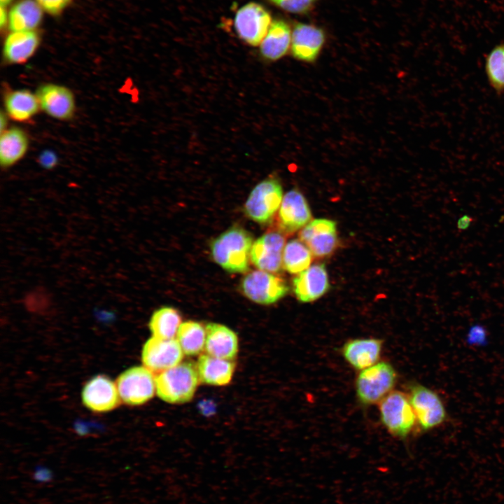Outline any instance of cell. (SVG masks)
<instances>
[{"instance_id":"cell-18","label":"cell","mask_w":504,"mask_h":504,"mask_svg":"<svg viewBox=\"0 0 504 504\" xmlns=\"http://www.w3.org/2000/svg\"><path fill=\"white\" fill-rule=\"evenodd\" d=\"M384 342L378 338H356L342 346V355L353 368L362 370L379 362Z\"/></svg>"},{"instance_id":"cell-28","label":"cell","mask_w":504,"mask_h":504,"mask_svg":"<svg viewBox=\"0 0 504 504\" xmlns=\"http://www.w3.org/2000/svg\"><path fill=\"white\" fill-rule=\"evenodd\" d=\"M312 260V253L301 240L292 239L285 245L282 255L284 269L291 274L307 270Z\"/></svg>"},{"instance_id":"cell-7","label":"cell","mask_w":504,"mask_h":504,"mask_svg":"<svg viewBox=\"0 0 504 504\" xmlns=\"http://www.w3.org/2000/svg\"><path fill=\"white\" fill-rule=\"evenodd\" d=\"M272 22L270 12L260 4L251 1L240 7L234 18L236 34L248 45L257 46Z\"/></svg>"},{"instance_id":"cell-27","label":"cell","mask_w":504,"mask_h":504,"mask_svg":"<svg viewBox=\"0 0 504 504\" xmlns=\"http://www.w3.org/2000/svg\"><path fill=\"white\" fill-rule=\"evenodd\" d=\"M176 340L186 355H198L205 346L206 328L198 322L186 321L181 324Z\"/></svg>"},{"instance_id":"cell-5","label":"cell","mask_w":504,"mask_h":504,"mask_svg":"<svg viewBox=\"0 0 504 504\" xmlns=\"http://www.w3.org/2000/svg\"><path fill=\"white\" fill-rule=\"evenodd\" d=\"M283 189L279 180L270 176L258 183L251 191L244 211L251 220L265 225L268 223L280 207Z\"/></svg>"},{"instance_id":"cell-21","label":"cell","mask_w":504,"mask_h":504,"mask_svg":"<svg viewBox=\"0 0 504 504\" xmlns=\"http://www.w3.org/2000/svg\"><path fill=\"white\" fill-rule=\"evenodd\" d=\"M292 30L283 19L272 20L270 27L260 44L261 56L269 61H276L284 57L291 45Z\"/></svg>"},{"instance_id":"cell-8","label":"cell","mask_w":504,"mask_h":504,"mask_svg":"<svg viewBox=\"0 0 504 504\" xmlns=\"http://www.w3.org/2000/svg\"><path fill=\"white\" fill-rule=\"evenodd\" d=\"M241 290L251 301L261 304H270L284 297L289 288L281 277L269 272L255 270L242 279Z\"/></svg>"},{"instance_id":"cell-13","label":"cell","mask_w":504,"mask_h":504,"mask_svg":"<svg viewBox=\"0 0 504 504\" xmlns=\"http://www.w3.org/2000/svg\"><path fill=\"white\" fill-rule=\"evenodd\" d=\"M311 219V210L303 194L297 188L288 191L283 197L278 212L280 231L293 233L304 227Z\"/></svg>"},{"instance_id":"cell-22","label":"cell","mask_w":504,"mask_h":504,"mask_svg":"<svg viewBox=\"0 0 504 504\" xmlns=\"http://www.w3.org/2000/svg\"><path fill=\"white\" fill-rule=\"evenodd\" d=\"M4 102L8 117L20 122L29 121L41 109L36 94L27 89L6 91Z\"/></svg>"},{"instance_id":"cell-26","label":"cell","mask_w":504,"mask_h":504,"mask_svg":"<svg viewBox=\"0 0 504 504\" xmlns=\"http://www.w3.org/2000/svg\"><path fill=\"white\" fill-rule=\"evenodd\" d=\"M181 324L178 312L170 307L155 310L151 316L148 326L153 337L162 340L174 339Z\"/></svg>"},{"instance_id":"cell-29","label":"cell","mask_w":504,"mask_h":504,"mask_svg":"<svg viewBox=\"0 0 504 504\" xmlns=\"http://www.w3.org/2000/svg\"><path fill=\"white\" fill-rule=\"evenodd\" d=\"M485 71L492 88L498 93L504 92V44L496 46L489 52Z\"/></svg>"},{"instance_id":"cell-17","label":"cell","mask_w":504,"mask_h":504,"mask_svg":"<svg viewBox=\"0 0 504 504\" xmlns=\"http://www.w3.org/2000/svg\"><path fill=\"white\" fill-rule=\"evenodd\" d=\"M330 283L325 265L316 264L298 274L293 281V289L301 302H311L323 296Z\"/></svg>"},{"instance_id":"cell-11","label":"cell","mask_w":504,"mask_h":504,"mask_svg":"<svg viewBox=\"0 0 504 504\" xmlns=\"http://www.w3.org/2000/svg\"><path fill=\"white\" fill-rule=\"evenodd\" d=\"M41 109L50 117L59 120L71 119L76 112V99L73 92L66 86L46 83L36 90Z\"/></svg>"},{"instance_id":"cell-12","label":"cell","mask_w":504,"mask_h":504,"mask_svg":"<svg viewBox=\"0 0 504 504\" xmlns=\"http://www.w3.org/2000/svg\"><path fill=\"white\" fill-rule=\"evenodd\" d=\"M299 238L313 255L318 258L328 256L338 244L336 223L327 218L312 220L302 228Z\"/></svg>"},{"instance_id":"cell-6","label":"cell","mask_w":504,"mask_h":504,"mask_svg":"<svg viewBox=\"0 0 504 504\" xmlns=\"http://www.w3.org/2000/svg\"><path fill=\"white\" fill-rule=\"evenodd\" d=\"M116 386L120 399L125 404L141 405L153 397L156 390L155 377L145 366H134L119 375Z\"/></svg>"},{"instance_id":"cell-25","label":"cell","mask_w":504,"mask_h":504,"mask_svg":"<svg viewBox=\"0 0 504 504\" xmlns=\"http://www.w3.org/2000/svg\"><path fill=\"white\" fill-rule=\"evenodd\" d=\"M29 140L25 131L19 127L7 128L1 132L0 164L9 168L18 162L27 153Z\"/></svg>"},{"instance_id":"cell-19","label":"cell","mask_w":504,"mask_h":504,"mask_svg":"<svg viewBox=\"0 0 504 504\" xmlns=\"http://www.w3.org/2000/svg\"><path fill=\"white\" fill-rule=\"evenodd\" d=\"M41 41L38 30L10 31L5 38L2 55L9 64H20L28 61L36 52Z\"/></svg>"},{"instance_id":"cell-33","label":"cell","mask_w":504,"mask_h":504,"mask_svg":"<svg viewBox=\"0 0 504 504\" xmlns=\"http://www.w3.org/2000/svg\"><path fill=\"white\" fill-rule=\"evenodd\" d=\"M39 162L45 168H52L57 163V157L55 153L50 151H45L39 157Z\"/></svg>"},{"instance_id":"cell-31","label":"cell","mask_w":504,"mask_h":504,"mask_svg":"<svg viewBox=\"0 0 504 504\" xmlns=\"http://www.w3.org/2000/svg\"><path fill=\"white\" fill-rule=\"evenodd\" d=\"M43 11L52 16L60 15L72 0H36Z\"/></svg>"},{"instance_id":"cell-16","label":"cell","mask_w":504,"mask_h":504,"mask_svg":"<svg viewBox=\"0 0 504 504\" xmlns=\"http://www.w3.org/2000/svg\"><path fill=\"white\" fill-rule=\"evenodd\" d=\"M81 396L84 405L94 412L111 411L120 402L116 384L105 375L90 379L85 384Z\"/></svg>"},{"instance_id":"cell-15","label":"cell","mask_w":504,"mask_h":504,"mask_svg":"<svg viewBox=\"0 0 504 504\" xmlns=\"http://www.w3.org/2000/svg\"><path fill=\"white\" fill-rule=\"evenodd\" d=\"M285 237L280 232H268L253 244L250 258L260 270L277 272L282 265Z\"/></svg>"},{"instance_id":"cell-20","label":"cell","mask_w":504,"mask_h":504,"mask_svg":"<svg viewBox=\"0 0 504 504\" xmlns=\"http://www.w3.org/2000/svg\"><path fill=\"white\" fill-rule=\"evenodd\" d=\"M206 354L212 356L232 360L239 349L238 337L228 327L216 323L206 326Z\"/></svg>"},{"instance_id":"cell-23","label":"cell","mask_w":504,"mask_h":504,"mask_svg":"<svg viewBox=\"0 0 504 504\" xmlns=\"http://www.w3.org/2000/svg\"><path fill=\"white\" fill-rule=\"evenodd\" d=\"M196 365L200 380L211 386L228 384L235 368L232 360L216 358L207 354L200 355Z\"/></svg>"},{"instance_id":"cell-3","label":"cell","mask_w":504,"mask_h":504,"mask_svg":"<svg viewBox=\"0 0 504 504\" xmlns=\"http://www.w3.org/2000/svg\"><path fill=\"white\" fill-rule=\"evenodd\" d=\"M396 382L397 372L394 367L386 361H379L360 370L356 377L357 399L365 406L379 403L393 391Z\"/></svg>"},{"instance_id":"cell-35","label":"cell","mask_w":504,"mask_h":504,"mask_svg":"<svg viewBox=\"0 0 504 504\" xmlns=\"http://www.w3.org/2000/svg\"><path fill=\"white\" fill-rule=\"evenodd\" d=\"M7 117L8 115L3 113V111L1 113V132L6 130L7 129Z\"/></svg>"},{"instance_id":"cell-14","label":"cell","mask_w":504,"mask_h":504,"mask_svg":"<svg viewBox=\"0 0 504 504\" xmlns=\"http://www.w3.org/2000/svg\"><path fill=\"white\" fill-rule=\"evenodd\" d=\"M326 39V33L321 27L309 23L296 22L292 30V55L300 61L313 62L321 52Z\"/></svg>"},{"instance_id":"cell-1","label":"cell","mask_w":504,"mask_h":504,"mask_svg":"<svg viewBox=\"0 0 504 504\" xmlns=\"http://www.w3.org/2000/svg\"><path fill=\"white\" fill-rule=\"evenodd\" d=\"M251 234L239 226L227 230L211 242V252L214 261L225 270L245 272L253 246Z\"/></svg>"},{"instance_id":"cell-24","label":"cell","mask_w":504,"mask_h":504,"mask_svg":"<svg viewBox=\"0 0 504 504\" xmlns=\"http://www.w3.org/2000/svg\"><path fill=\"white\" fill-rule=\"evenodd\" d=\"M43 9L36 0H18L8 12L10 31L36 30L43 20Z\"/></svg>"},{"instance_id":"cell-36","label":"cell","mask_w":504,"mask_h":504,"mask_svg":"<svg viewBox=\"0 0 504 504\" xmlns=\"http://www.w3.org/2000/svg\"><path fill=\"white\" fill-rule=\"evenodd\" d=\"M13 0H0L1 5L7 6Z\"/></svg>"},{"instance_id":"cell-4","label":"cell","mask_w":504,"mask_h":504,"mask_svg":"<svg viewBox=\"0 0 504 504\" xmlns=\"http://www.w3.org/2000/svg\"><path fill=\"white\" fill-rule=\"evenodd\" d=\"M380 421L393 437L405 439L413 430L416 419L408 395L392 391L379 403Z\"/></svg>"},{"instance_id":"cell-30","label":"cell","mask_w":504,"mask_h":504,"mask_svg":"<svg viewBox=\"0 0 504 504\" xmlns=\"http://www.w3.org/2000/svg\"><path fill=\"white\" fill-rule=\"evenodd\" d=\"M271 4L290 13H309L318 0H267Z\"/></svg>"},{"instance_id":"cell-32","label":"cell","mask_w":504,"mask_h":504,"mask_svg":"<svg viewBox=\"0 0 504 504\" xmlns=\"http://www.w3.org/2000/svg\"><path fill=\"white\" fill-rule=\"evenodd\" d=\"M53 477L52 472L43 467L37 468L33 474L34 480L41 483L50 482Z\"/></svg>"},{"instance_id":"cell-9","label":"cell","mask_w":504,"mask_h":504,"mask_svg":"<svg viewBox=\"0 0 504 504\" xmlns=\"http://www.w3.org/2000/svg\"><path fill=\"white\" fill-rule=\"evenodd\" d=\"M408 397L416 422L423 430L433 429L444 421L447 414L442 401L430 388L421 384H412Z\"/></svg>"},{"instance_id":"cell-2","label":"cell","mask_w":504,"mask_h":504,"mask_svg":"<svg viewBox=\"0 0 504 504\" xmlns=\"http://www.w3.org/2000/svg\"><path fill=\"white\" fill-rule=\"evenodd\" d=\"M200 381L197 365L192 361L183 362L158 374L156 392L164 402L185 403L193 398Z\"/></svg>"},{"instance_id":"cell-10","label":"cell","mask_w":504,"mask_h":504,"mask_svg":"<svg viewBox=\"0 0 504 504\" xmlns=\"http://www.w3.org/2000/svg\"><path fill=\"white\" fill-rule=\"evenodd\" d=\"M183 351L176 339H148L141 351L144 366L153 373H160L181 363Z\"/></svg>"},{"instance_id":"cell-34","label":"cell","mask_w":504,"mask_h":504,"mask_svg":"<svg viewBox=\"0 0 504 504\" xmlns=\"http://www.w3.org/2000/svg\"><path fill=\"white\" fill-rule=\"evenodd\" d=\"M8 12L7 11L6 6L1 5L0 8V28L1 30L8 26Z\"/></svg>"}]
</instances>
